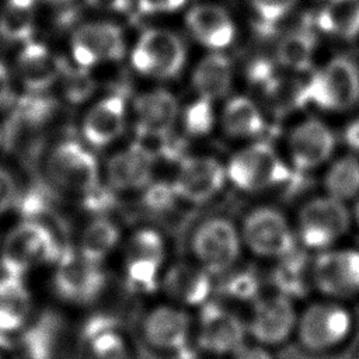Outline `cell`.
I'll return each instance as SVG.
<instances>
[{
  "label": "cell",
  "mask_w": 359,
  "mask_h": 359,
  "mask_svg": "<svg viewBox=\"0 0 359 359\" xmlns=\"http://www.w3.org/2000/svg\"><path fill=\"white\" fill-rule=\"evenodd\" d=\"M118 238L119 230L116 224L109 219L97 217L84 229L80 238L79 252L88 261L100 264L115 247Z\"/></svg>",
  "instance_id": "obj_33"
},
{
  "label": "cell",
  "mask_w": 359,
  "mask_h": 359,
  "mask_svg": "<svg viewBox=\"0 0 359 359\" xmlns=\"http://www.w3.org/2000/svg\"><path fill=\"white\" fill-rule=\"evenodd\" d=\"M226 359H276V353L268 346L247 339Z\"/></svg>",
  "instance_id": "obj_41"
},
{
  "label": "cell",
  "mask_w": 359,
  "mask_h": 359,
  "mask_svg": "<svg viewBox=\"0 0 359 359\" xmlns=\"http://www.w3.org/2000/svg\"><path fill=\"white\" fill-rule=\"evenodd\" d=\"M177 196L172 184L160 181L147 187L143 195V203L153 212H164L174 206Z\"/></svg>",
  "instance_id": "obj_40"
},
{
  "label": "cell",
  "mask_w": 359,
  "mask_h": 359,
  "mask_svg": "<svg viewBox=\"0 0 359 359\" xmlns=\"http://www.w3.org/2000/svg\"><path fill=\"white\" fill-rule=\"evenodd\" d=\"M187 0H137V8L142 14L171 13L181 8Z\"/></svg>",
  "instance_id": "obj_43"
},
{
  "label": "cell",
  "mask_w": 359,
  "mask_h": 359,
  "mask_svg": "<svg viewBox=\"0 0 359 359\" xmlns=\"http://www.w3.org/2000/svg\"><path fill=\"white\" fill-rule=\"evenodd\" d=\"M299 306L294 299L275 292L257 297L245 317L248 339L273 351L294 339Z\"/></svg>",
  "instance_id": "obj_7"
},
{
  "label": "cell",
  "mask_w": 359,
  "mask_h": 359,
  "mask_svg": "<svg viewBox=\"0 0 359 359\" xmlns=\"http://www.w3.org/2000/svg\"><path fill=\"white\" fill-rule=\"evenodd\" d=\"M286 144L292 167L310 172L324 168L335 157L338 136L324 119L306 116L289 130Z\"/></svg>",
  "instance_id": "obj_9"
},
{
  "label": "cell",
  "mask_w": 359,
  "mask_h": 359,
  "mask_svg": "<svg viewBox=\"0 0 359 359\" xmlns=\"http://www.w3.org/2000/svg\"><path fill=\"white\" fill-rule=\"evenodd\" d=\"M126 102L123 95L114 94L98 101L83 121V136L95 147L115 140L125 129Z\"/></svg>",
  "instance_id": "obj_23"
},
{
  "label": "cell",
  "mask_w": 359,
  "mask_h": 359,
  "mask_svg": "<svg viewBox=\"0 0 359 359\" xmlns=\"http://www.w3.org/2000/svg\"><path fill=\"white\" fill-rule=\"evenodd\" d=\"M226 180L223 165L212 157H187L181 161L172 187L180 198L202 203L213 198Z\"/></svg>",
  "instance_id": "obj_18"
},
{
  "label": "cell",
  "mask_w": 359,
  "mask_h": 359,
  "mask_svg": "<svg viewBox=\"0 0 359 359\" xmlns=\"http://www.w3.org/2000/svg\"><path fill=\"white\" fill-rule=\"evenodd\" d=\"M215 123V114L212 101L199 97L198 101L187 107L184 112V128L189 135L201 136L212 130Z\"/></svg>",
  "instance_id": "obj_37"
},
{
  "label": "cell",
  "mask_w": 359,
  "mask_h": 359,
  "mask_svg": "<svg viewBox=\"0 0 359 359\" xmlns=\"http://www.w3.org/2000/svg\"><path fill=\"white\" fill-rule=\"evenodd\" d=\"M59 79H62L63 95L74 104L86 101L95 90V81L87 67H72L62 62Z\"/></svg>",
  "instance_id": "obj_36"
},
{
  "label": "cell",
  "mask_w": 359,
  "mask_h": 359,
  "mask_svg": "<svg viewBox=\"0 0 359 359\" xmlns=\"http://www.w3.org/2000/svg\"><path fill=\"white\" fill-rule=\"evenodd\" d=\"M136 129L143 137L167 139L178 115L175 97L163 88L139 95L133 102Z\"/></svg>",
  "instance_id": "obj_20"
},
{
  "label": "cell",
  "mask_w": 359,
  "mask_h": 359,
  "mask_svg": "<svg viewBox=\"0 0 359 359\" xmlns=\"http://www.w3.org/2000/svg\"><path fill=\"white\" fill-rule=\"evenodd\" d=\"M55 102L43 95L32 94L20 100L13 116V129L25 126L34 129L42 126L53 115Z\"/></svg>",
  "instance_id": "obj_35"
},
{
  "label": "cell",
  "mask_w": 359,
  "mask_h": 359,
  "mask_svg": "<svg viewBox=\"0 0 359 359\" xmlns=\"http://www.w3.org/2000/svg\"><path fill=\"white\" fill-rule=\"evenodd\" d=\"M316 29L330 39H359V0H325L314 15Z\"/></svg>",
  "instance_id": "obj_26"
},
{
  "label": "cell",
  "mask_w": 359,
  "mask_h": 359,
  "mask_svg": "<svg viewBox=\"0 0 359 359\" xmlns=\"http://www.w3.org/2000/svg\"><path fill=\"white\" fill-rule=\"evenodd\" d=\"M63 250L55 234L45 224L27 220L7 234L1 247L0 264L4 275L22 278L35 265L57 262Z\"/></svg>",
  "instance_id": "obj_6"
},
{
  "label": "cell",
  "mask_w": 359,
  "mask_h": 359,
  "mask_svg": "<svg viewBox=\"0 0 359 359\" xmlns=\"http://www.w3.org/2000/svg\"><path fill=\"white\" fill-rule=\"evenodd\" d=\"M46 171L52 182L70 192L86 195L100 185L95 157L74 140L62 142L50 151Z\"/></svg>",
  "instance_id": "obj_13"
},
{
  "label": "cell",
  "mask_w": 359,
  "mask_h": 359,
  "mask_svg": "<svg viewBox=\"0 0 359 359\" xmlns=\"http://www.w3.org/2000/svg\"><path fill=\"white\" fill-rule=\"evenodd\" d=\"M11 98H13V93H11L10 74L4 63L0 62V107L8 104Z\"/></svg>",
  "instance_id": "obj_47"
},
{
  "label": "cell",
  "mask_w": 359,
  "mask_h": 359,
  "mask_svg": "<svg viewBox=\"0 0 359 359\" xmlns=\"http://www.w3.org/2000/svg\"><path fill=\"white\" fill-rule=\"evenodd\" d=\"M62 60L56 59L46 46L29 41L17 56V74L21 83L32 93L49 88L60 74Z\"/></svg>",
  "instance_id": "obj_25"
},
{
  "label": "cell",
  "mask_w": 359,
  "mask_h": 359,
  "mask_svg": "<svg viewBox=\"0 0 359 359\" xmlns=\"http://www.w3.org/2000/svg\"><path fill=\"white\" fill-rule=\"evenodd\" d=\"M105 283L100 264L66 247L57 259L53 285L57 294L69 302L86 303L98 296Z\"/></svg>",
  "instance_id": "obj_15"
},
{
  "label": "cell",
  "mask_w": 359,
  "mask_h": 359,
  "mask_svg": "<svg viewBox=\"0 0 359 359\" xmlns=\"http://www.w3.org/2000/svg\"><path fill=\"white\" fill-rule=\"evenodd\" d=\"M248 339L245 317L213 302L194 316V345L208 358H227Z\"/></svg>",
  "instance_id": "obj_8"
},
{
  "label": "cell",
  "mask_w": 359,
  "mask_h": 359,
  "mask_svg": "<svg viewBox=\"0 0 359 359\" xmlns=\"http://www.w3.org/2000/svg\"><path fill=\"white\" fill-rule=\"evenodd\" d=\"M0 140H1V137H0Z\"/></svg>",
  "instance_id": "obj_51"
},
{
  "label": "cell",
  "mask_w": 359,
  "mask_h": 359,
  "mask_svg": "<svg viewBox=\"0 0 359 359\" xmlns=\"http://www.w3.org/2000/svg\"><path fill=\"white\" fill-rule=\"evenodd\" d=\"M34 0H7L0 11V36L10 42L32 41Z\"/></svg>",
  "instance_id": "obj_32"
},
{
  "label": "cell",
  "mask_w": 359,
  "mask_h": 359,
  "mask_svg": "<svg viewBox=\"0 0 359 359\" xmlns=\"http://www.w3.org/2000/svg\"><path fill=\"white\" fill-rule=\"evenodd\" d=\"M300 97L325 114H348L359 105V63L348 55H334L316 66Z\"/></svg>",
  "instance_id": "obj_2"
},
{
  "label": "cell",
  "mask_w": 359,
  "mask_h": 359,
  "mask_svg": "<svg viewBox=\"0 0 359 359\" xmlns=\"http://www.w3.org/2000/svg\"><path fill=\"white\" fill-rule=\"evenodd\" d=\"M164 259L161 236L150 229L136 231L128 243L125 269L132 287L150 292L158 286L160 268Z\"/></svg>",
  "instance_id": "obj_17"
},
{
  "label": "cell",
  "mask_w": 359,
  "mask_h": 359,
  "mask_svg": "<svg viewBox=\"0 0 359 359\" xmlns=\"http://www.w3.org/2000/svg\"><path fill=\"white\" fill-rule=\"evenodd\" d=\"M323 194L345 203H352L359 196V156L344 153L334 157L321 177Z\"/></svg>",
  "instance_id": "obj_29"
},
{
  "label": "cell",
  "mask_w": 359,
  "mask_h": 359,
  "mask_svg": "<svg viewBox=\"0 0 359 359\" xmlns=\"http://www.w3.org/2000/svg\"><path fill=\"white\" fill-rule=\"evenodd\" d=\"M189 32L206 48L219 50L229 46L236 34V27L229 13L215 4L192 7L185 17Z\"/></svg>",
  "instance_id": "obj_24"
},
{
  "label": "cell",
  "mask_w": 359,
  "mask_h": 359,
  "mask_svg": "<svg viewBox=\"0 0 359 359\" xmlns=\"http://www.w3.org/2000/svg\"><path fill=\"white\" fill-rule=\"evenodd\" d=\"M292 254L280 258V264L275 271V282L278 285V292L283 293L296 300L307 286L311 287L310 282V264L304 265L302 259Z\"/></svg>",
  "instance_id": "obj_34"
},
{
  "label": "cell",
  "mask_w": 359,
  "mask_h": 359,
  "mask_svg": "<svg viewBox=\"0 0 359 359\" xmlns=\"http://www.w3.org/2000/svg\"><path fill=\"white\" fill-rule=\"evenodd\" d=\"M84 359H135L129 335L112 321L91 325L83 339Z\"/></svg>",
  "instance_id": "obj_27"
},
{
  "label": "cell",
  "mask_w": 359,
  "mask_h": 359,
  "mask_svg": "<svg viewBox=\"0 0 359 359\" xmlns=\"http://www.w3.org/2000/svg\"><path fill=\"white\" fill-rule=\"evenodd\" d=\"M351 215H352V222L356 227H359V196L352 202L351 206Z\"/></svg>",
  "instance_id": "obj_48"
},
{
  "label": "cell",
  "mask_w": 359,
  "mask_h": 359,
  "mask_svg": "<svg viewBox=\"0 0 359 359\" xmlns=\"http://www.w3.org/2000/svg\"><path fill=\"white\" fill-rule=\"evenodd\" d=\"M355 359H359V349H358V352H356V355H355Z\"/></svg>",
  "instance_id": "obj_50"
},
{
  "label": "cell",
  "mask_w": 359,
  "mask_h": 359,
  "mask_svg": "<svg viewBox=\"0 0 359 359\" xmlns=\"http://www.w3.org/2000/svg\"><path fill=\"white\" fill-rule=\"evenodd\" d=\"M317 39L310 28H296L285 34L275 52L276 63L290 73L309 74L316 66Z\"/></svg>",
  "instance_id": "obj_28"
},
{
  "label": "cell",
  "mask_w": 359,
  "mask_h": 359,
  "mask_svg": "<svg viewBox=\"0 0 359 359\" xmlns=\"http://www.w3.org/2000/svg\"><path fill=\"white\" fill-rule=\"evenodd\" d=\"M299 0H248L261 28L268 29L290 14Z\"/></svg>",
  "instance_id": "obj_38"
},
{
  "label": "cell",
  "mask_w": 359,
  "mask_h": 359,
  "mask_svg": "<svg viewBox=\"0 0 359 359\" xmlns=\"http://www.w3.org/2000/svg\"><path fill=\"white\" fill-rule=\"evenodd\" d=\"M187 50L181 38L161 28L146 29L132 50V65L140 73L157 79L177 76L185 63Z\"/></svg>",
  "instance_id": "obj_11"
},
{
  "label": "cell",
  "mask_w": 359,
  "mask_h": 359,
  "mask_svg": "<svg viewBox=\"0 0 359 359\" xmlns=\"http://www.w3.org/2000/svg\"><path fill=\"white\" fill-rule=\"evenodd\" d=\"M191 245L199 265L210 275L226 273L240 254V238L234 226L220 217L203 222L194 233Z\"/></svg>",
  "instance_id": "obj_14"
},
{
  "label": "cell",
  "mask_w": 359,
  "mask_h": 359,
  "mask_svg": "<svg viewBox=\"0 0 359 359\" xmlns=\"http://www.w3.org/2000/svg\"><path fill=\"white\" fill-rule=\"evenodd\" d=\"M48 3H52V4H63V3H67L70 0H45Z\"/></svg>",
  "instance_id": "obj_49"
},
{
  "label": "cell",
  "mask_w": 359,
  "mask_h": 359,
  "mask_svg": "<svg viewBox=\"0 0 359 359\" xmlns=\"http://www.w3.org/2000/svg\"><path fill=\"white\" fill-rule=\"evenodd\" d=\"M201 265L180 262L172 265L161 279L167 300L188 310L199 309L209 302L212 279Z\"/></svg>",
  "instance_id": "obj_19"
},
{
  "label": "cell",
  "mask_w": 359,
  "mask_h": 359,
  "mask_svg": "<svg viewBox=\"0 0 359 359\" xmlns=\"http://www.w3.org/2000/svg\"><path fill=\"white\" fill-rule=\"evenodd\" d=\"M88 6L105 10V11H114V13H125L130 8L132 0H86Z\"/></svg>",
  "instance_id": "obj_46"
},
{
  "label": "cell",
  "mask_w": 359,
  "mask_h": 359,
  "mask_svg": "<svg viewBox=\"0 0 359 359\" xmlns=\"http://www.w3.org/2000/svg\"><path fill=\"white\" fill-rule=\"evenodd\" d=\"M356 324L351 304L317 296L299 309L293 341L310 356H331L348 346Z\"/></svg>",
  "instance_id": "obj_1"
},
{
  "label": "cell",
  "mask_w": 359,
  "mask_h": 359,
  "mask_svg": "<svg viewBox=\"0 0 359 359\" xmlns=\"http://www.w3.org/2000/svg\"><path fill=\"white\" fill-rule=\"evenodd\" d=\"M341 139L346 147V151L359 156V115L345 123Z\"/></svg>",
  "instance_id": "obj_45"
},
{
  "label": "cell",
  "mask_w": 359,
  "mask_h": 359,
  "mask_svg": "<svg viewBox=\"0 0 359 359\" xmlns=\"http://www.w3.org/2000/svg\"><path fill=\"white\" fill-rule=\"evenodd\" d=\"M311 289L317 296L344 302L359 299V248L335 245L314 254L310 262Z\"/></svg>",
  "instance_id": "obj_5"
},
{
  "label": "cell",
  "mask_w": 359,
  "mask_h": 359,
  "mask_svg": "<svg viewBox=\"0 0 359 359\" xmlns=\"http://www.w3.org/2000/svg\"><path fill=\"white\" fill-rule=\"evenodd\" d=\"M154 156L143 143H132L114 154L107 164L108 182L118 191H133L149 185Z\"/></svg>",
  "instance_id": "obj_21"
},
{
  "label": "cell",
  "mask_w": 359,
  "mask_h": 359,
  "mask_svg": "<svg viewBox=\"0 0 359 359\" xmlns=\"http://www.w3.org/2000/svg\"><path fill=\"white\" fill-rule=\"evenodd\" d=\"M72 55L77 66L87 69L101 62L119 60L125 55L123 32L112 22L83 24L73 32Z\"/></svg>",
  "instance_id": "obj_16"
},
{
  "label": "cell",
  "mask_w": 359,
  "mask_h": 359,
  "mask_svg": "<svg viewBox=\"0 0 359 359\" xmlns=\"http://www.w3.org/2000/svg\"><path fill=\"white\" fill-rule=\"evenodd\" d=\"M243 238L258 257L283 258L296 251V233L285 215L269 206L254 209L243 223Z\"/></svg>",
  "instance_id": "obj_12"
},
{
  "label": "cell",
  "mask_w": 359,
  "mask_h": 359,
  "mask_svg": "<svg viewBox=\"0 0 359 359\" xmlns=\"http://www.w3.org/2000/svg\"><path fill=\"white\" fill-rule=\"evenodd\" d=\"M224 293L236 300H248L254 302L259 297V283L258 278L248 271H240L233 275H229L223 285Z\"/></svg>",
  "instance_id": "obj_39"
},
{
  "label": "cell",
  "mask_w": 359,
  "mask_h": 359,
  "mask_svg": "<svg viewBox=\"0 0 359 359\" xmlns=\"http://www.w3.org/2000/svg\"><path fill=\"white\" fill-rule=\"evenodd\" d=\"M233 80L231 62L223 53L213 52L206 55L196 65L192 73V84L199 97L209 101L224 97Z\"/></svg>",
  "instance_id": "obj_30"
},
{
  "label": "cell",
  "mask_w": 359,
  "mask_h": 359,
  "mask_svg": "<svg viewBox=\"0 0 359 359\" xmlns=\"http://www.w3.org/2000/svg\"><path fill=\"white\" fill-rule=\"evenodd\" d=\"M139 337L158 355H181L194 345V314L168 300L154 304L139 320Z\"/></svg>",
  "instance_id": "obj_4"
},
{
  "label": "cell",
  "mask_w": 359,
  "mask_h": 359,
  "mask_svg": "<svg viewBox=\"0 0 359 359\" xmlns=\"http://www.w3.org/2000/svg\"><path fill=\"white\" fill-rule=\"evenodd\" d=\"M226 174L241 189L261 191L285 182L289 167L269 143L257 142L231 157Z\"/></svg>",
  "instance_id": "obj_10"
},
{
  "label": "cell",
  "mask_w": 359,
  "mask_h": 359,
  "mask_svg": "<svg viewBox=\"0 0 359 359\" xmlns=\"http://www.w3.org/2000/svg\"><path fill=\"white\" fill-rule=\"evenodd\" d=\"M353 226L348 203L325 194L307 199L296 217V238L309 251L317 254L339 245Z\"/></svg>",
  "instance_id": "obj_3"
},
{
  "label": "cell",
  "mask_w": 359,
  "mask_h": 359,
  "mask_svg": "<svg viewBox=\"0 0 359 359\" xmlns=\"http://www.w3.org/2000/svg\"><path fill=\"white\" fill-rule=\"evenodd\" d=\"M34 318L32 296L21 276L0 278V334L18 337Z\"/></svg>",
  "instance_id": "obj_22"
},
{
  "label": "cell",
  "mask_w": 359,
  "mask_h": 359,
  "mask_svg": "<svg viewBox=\"0 0 359 359\" xmlns=\"http://www.w3.org/2000/svg\"><path fill=\"white\" fill-rule=\"evenodd\" d=\"M0 359H28L18 337L0 334Z\"/></svg>",
  "instance_id": "obj_44"
},
{
  "label": "cell",
  "mask_w": 359,
  "mask_h": 359,
  "mask_svg": "<svg viewBox=\"0 0 359 359\" xmlns=\"http://www.w3.org/2000/svg\"><path fill=\"white\" fill-rule=\"evenodd\" d=\"M222 128L231 137H251L265 129V121L255 102L247 97H234L224 105Z\"/></svg>",
  "instance_id": "obj_31"
},
{
  "label": "cell",
  "mask_w": 359,
  "mask_h": 359,
  "mask_svg": "<svg viewBox=\"0 0 359 359\" xmlns=\"http://www.w3.org/2000/svg\"><path fill=\"white\" fill-rule=\"evenodd\" d=\"M15 180L10 171L0 167V215L4 213L15 201Z\"/></svg>",
  "instance_id": "obj_42"
}]
</instances>
